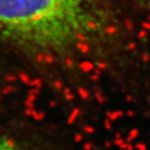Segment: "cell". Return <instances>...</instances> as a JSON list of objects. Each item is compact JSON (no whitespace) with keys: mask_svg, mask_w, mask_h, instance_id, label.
<instances>
[{"mask_svg":"<svg viewBox=\"0 0 150 150\" xmlns=\"http://www.w3.org/2000/svg\"><path fill=\"white\" fill-rule=\"evenodd\" d=\"M0 150H26L10 138H0Z\"/></svg>","mask_w":150,"mask_h":150,"instance_id":"cell-2","label":"cell"},{"mask_svg":"<svg viewBox=\"0 0 150 150\" xmlns=\"http://www.w3.org/2000/svg\"><path fill=\"white\" fill-rule=\"evenodd\" d=\"M111 25L105 0H0V38L37 57L67 58L102 47Z\"/></svg>","mask_w":150,"mask_h":150,"instance_id":"cell-1","label":"cell"}]
</instances>
